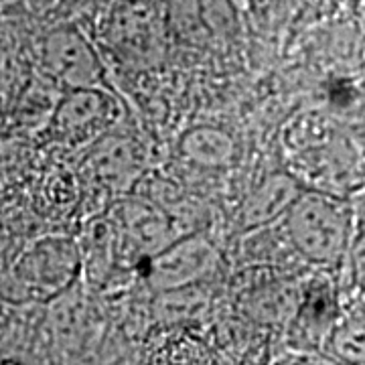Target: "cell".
Here are the masks:
<instances>
[{"label":"cell","instance_id":"277c9868","mask_svg":"<svg viewBox=\"0 0 365 365\" xmlns=\"http://www.w3.org/2000/svg\"><path fill=\"white\" fill-rule=\"evenodd\" d=\"M222 254L203 234L170 240L144 260V278L155 292H181L199 284L220 268Z\"/></svg>","mask_w":365,"mask_h":365},{"label":"cell","instance_id":"9c48e42d","mask_svg":"<svg viewBox=\"0 0 365 365\" xmlns=\"http://www.w3.org/2000/svg\"><path fill=\"white\" fill-rule=\"evenodd\" d=\"M106 37L128 59L146 61L160 47V26L155 11L144 0H124L112 9Z\"/></svg>","mask_w":365,"mask_h":365},{"label":"cell","instance_id":"7c38bea8","mask_svg":"<svg viewBox=\"0 0 365 365\" xmlns=\"http://www.w3.org/2000/svg\"><path fill=\"white\" fill-rule=\"evenodd\" d=\"M335 299L331 290L321 287L311 288L304 299L300 300L292 314V339L294 345L304 349H314L319 343L327 339L335 323Z\"/></svg>","mask_w":365,"mask_h":365},{"label":"cell","instance_id":"6da1fadb","mask_svg":"<svg viewBox=\"0 0 365 365\" xmlns=\"http://www.w3.org/2000/svg\"><path fill=\"white\" fill-rule=\"evenodd\" d=\"M284 234L302 260L335 266L349 242V215L339 199L317 191H300L282 215Z\"/></svg>","mask_w":365,"mask_h":365},{"label":"cell","instance_id":"52a82bcc","mask_svg":"<svg viewBox=\"0 0 365 365\" xmlns=\"http://www.w3.org/2000/svg\"><path fill=\"white\" fill-rule=\"evenodd\" d=\"M108 220L112 223L116 237L118 258L130 254L134 260H146L173 240V222L169 215L155 203H148L144 199H118L110 209Z\"/></svg>","mask_w":365,"mask_h":365},{"label":"cell","instance_id":"3957f363","mask_svg":"<svg viewBox=\"0 0 365 365\" xmlns=\"http://www.w3.org/2000/svg\"><path fill=\"white\" fill-rule=\"evenodd\" d=\"M122 118V106L106 86L66 90L53 108L47 134L66 148H86L102 134L114 130Z\"/></svg>","mask_w":365,"mask_h":365},{"label":"cell","instance_id":"ba28073f","mask_svg":"<svg viewBox=\"0 0 365 365\" xmlns=\"http://www.w3.org/2000/svg\"><path fill=\"white\" fill-rule=\"evenodd\" d=\"M167 14L170 29L191 45H225L240 29L232 0H169Z\"/></svg>","mask_w":365,"mask_h":365},{"label":"cell","instance_id":"7a4b0ae2","mask_svg":"<svg viewBox=\"0 0 365 365\" xmlns=\"http://www.w3.org/2000/svg\"><path fill=\"white\" fill-rule=\"evenodd\" d=\"M83 268L79 244L67 235H43L14 260L9 287L16 300L49 302L78 284Z\"/></svg>","mask_w":365,"mask_h":365},{"label":"cell","instance_id":"30bf717a","mask_svg":"<svg viewBox=\"0 0 365 365\" xmlns=\"http://www.w3.org/2000/svg\"><path fill=\"white\" fill-rule=\"evenodd\" d=\"M300 182L287 173H272L258 182V187L250 193L244 207L240 225L244 230H262L274 222L282 220L288 207L300 195Z\"/></svg>","mask_w":365,"mask_h":365},{"label":"cell","instance_id":"8fae6325","mask_svg":"<svg viewBox=\"0 0 365 365\" xmlns=\"http://www.w3.org/2000/svg\"><path fill=\"white\" fill-rule=\"evenodd\" d=\"M177 153L189 165L207 170L232 167L237 158V143L230 132L217 126H193L185 130L177 143Z\"/></svg>","mask_w":365,"mask_h":365},{"label":"cell","instance_id":"4fadbf2b","mask_svg":"<svg viewBox=\"0 0 365 365\" xmlns=\"http://www.w3.org/2000/svg\"><path fill=\"white\" fill-rule=\"evenodd\" d=\"M25 2L31 9H35V11H45V9L51 6L55 0H25Z\"/></svg>","mask_w":365,"mask_h":365},{"label":"cell","instance_id":"5b68a950","mask_svg":"<svg viewBox=\"0 0 365 365\" xmlns=\"http://www.w3.org/2000/svg\"><path fill=\"white\" fill-rule=\"evenodd\" d=\"M41 66L63 90L104 86L106 69L91 41L73 25L55 26L41 43Z\"/></svg>","mask_w":365,"mask_h":365},{"label":"cell","instance_id":"8992f818","mask_svg":"<svg viewBox=\"0 0 365 365\" xmlns=\"http://www.w3.org/2000/svg\"><path fill=\"white\" fill-rule=\"evenodd\" d=\"M83 169L110 195H128L146 170V153L130 134L110 130L86 146Z\"/></svg>","mask_w":365,"mask_h":365}]
</instances>
